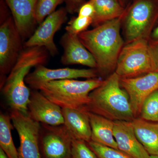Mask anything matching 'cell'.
Returning a JSON list of instances; mask_svg holds the SVG:
<instances>
[{
  "instance_id": "obj_1",
  "label": "cell",
  "mask_w": 158,
  "mask_h": 158,
  "mask_svg": "<svg viewBox=\"0 0 158 158\" xmlns=\"http://www.w3.org/2000/svg\"><path fill=\"white\" fill-rule=\"evenodd\" d=\"M122 17L106 22L78 35L81 42L95 59L97 71L102 78H106L115 72L124 46L120 34Z\"/></svg>"
},
{
  "instance_id": "obj_2",
  "label": "cell",
  "mask_w": 158,
  "mask_h": 158,
  "mask_svg": "<svg viewBox=\"0 0 158 158\" xmlns=\"http://www.w3.org/2000/svg\"><path fill=\"white\" fill-rule=\"evenodd\" d=\"M47 51L44 47H33L25 48L21 52L2 87L3 94L11 110L27 115L31 91L26 85V77L31 68L46 63Z\"/></svg>"
},
{
  "instance_id": "obj_3",
  "label": "cell",
  "mask_w": 158,
  "mask_h": 158,
  "mask_svg": "<svg viewBox=\"0 0 158 158\" xmlns=\"http://www.w3.org/2000/svg\"><path fill=\"white\" fill-rule=\"evenodd\" d=\"M120 79L115 72L105 79L90 92L86 110L113 121H132L135 117L129 96L122 88Z\"/></svg>"
},
{
  "instance_id": "obj_4",
  "label": "cell",
  "mask_w": 158,
  "mask_h": 158,
  "mask_svg": "<svg viewBox=\"0 0 158 158\" xmlns=\"http://www.w3.org/2000/svg\"><path fill=\"white\" fill-rule=\"evenodd\" d=\"M102 78L78 81L66 79L46 82L37 86L43 94L62 109L81 110L87 106L91 91L102 85Z\"/></svg>"
},
{
  "instance_id": "obj_5",
  "label": "cell",
  "mask_w": 158,
  "mask_h": 158,
  "mask_svg": "<svg viewBox=\"0 0 158 158\" xmlns=\"http://www.w3.org/2000/svg\"><path fill=\"white\" fill-rule=\"evenodd\" d=\"M152 71V61L147 40H136L123 46L115 71L120 78L135 77Z\"/></svg>"
},
{
  "instance_id": "obj_6",
  "label": "cell",
  "mask_w": 158,
  "mask_h": 158,
  "mask_svg": "<svg viewBox=\"0 0 158 158\" xmlns=\"http://www.w3.org/2000/svg\"><path fill=\"white\" fill-rule=\"evenodd\" d=\"M73 141L64 124L40 123L38 144L41 158H71Z\"/></svg>"
},
{
  "instance_id": "obj_7",
  "label": "cell",
  "mask_w": 158,
  "mask_h": 158,
  "mask_svg": "<svg viewBox=\"0 0 158 158\" xmlns=\"http://www.w3.org/2000/svg\"><path fill=\"white\" fill-rule=\"evenodd\" d=\"M22 37L15 26L13 18L9 17L0 26V73L1 88L17 61L22 49Z\"/></svg>"
},
{
  "instance_id": "obj_8",
  "label": "cell",
  "mask_w": 158,
  "mask_h": 158,
  "mask_svg": "<svg viewBox=\"0 0 158 158\" xmlns=\"http://www.w3.org/2000/svg\"><path fill=\"white\" fill-rule=\"evenodd\" d=\"M155 7L151 0H137L125 18L126 43L139 39H148L153 24Z\"/></svg>"
},
{
  "instance_id": "obj_9",
  "label": "cell",
  "mask_w": 158,
  "mask_h": 158,
  "mask_svg": "<svg viewBox=\"0 0 158 158\" xmlns=\"http://www.w3.org/2000/svg\"><path fill=\"white\" fill-rule=\"evenodd\" d=\"M10 115L19 136V158H41L38 144L40 123L17 110H10Z\"/></svg>"
},
{
  "instance_id": "obj_10",
  "label": "cell",
  "mask_w": 158,
  "mask_h": 158,
  "mask_svg": "<svg viewBox=\"0 0 158 158\" xmlns=\"http://www.w3.org/2000/svg\"><path fill=\"white\" fill-rule=\"evenodd\" d=\"M66 14L65 9L62 8L49 15L25 43L24 47H41L46 49L52 56L58 54L54 37L65 22Z\"/></svg>"
},
{
  "instance_id": "obj_11",
  "label": "cell",
  "mask_w": 158,
  "mask_h": 158,
  "mask_svg": "<svg viewBox=\"0 0 158 158\" xmlns=\"http://www.w3.org/2000/svg\"><path fill=\"white\" fill-rule=\"evenodd\" d=\"M120 83L129 96L135 118H138L145 99L158 90V72H151L135 77L120 78Z\"/></svg>"
},
{
  "instance_id": "obj_12",
  "label": "cell",
  "mask_w": 158,
  "mask_h": 158,
  "mask_svg": "<svg viewBox=\"0 0 158 158\" xmlns=\"http://www.w3.org/2000/svg\"><path fill=\"white\" fill-rule=\"evenodd\" d=\"M98 76L95 69H77L69 68L52 69L40 65L36 66L34 71L26 77L25 82L32 89L40 85L59 80L76 79L78 78L93 79Z\"/></svg>"
},
{
  "instance_id": "obj_13",
  "label": "cell",
  "mask_w": 158,
  "mask_h": 158,
  "mask_svg": "<svg viewBox=\"0 0 158 158\" xmlns=\"http://www.w3.org/2000/svg\"><path fill=\"white\" fill-rule=\"evenodd\" d=\"M28 115L34 121L52 126L64 124L62 109L38 90L31 91Z\"/></svg>"
},
{
  "instance_id": "obj_14",
  "label": "cell",
  "mask_w": 158,
  "mask_h": 158,
  "mask_svg": "<svg viewBox=\"0 0 158 158\" xmlns=\"http://www.w3.org/2000/svg\"><path fill=\"white\" fill-rule=\"evenodd\" d=\"M60 44L64 50L61 58L62 64L81 65L96 69L95 59L81 42L78 35L66 32L61 38Z\"/></svg>"
},
{
  "instance_id": "obj_15",
  "label": "cell",
  "mask_w": 158,
  "mask_h": 158,
  "mask_svg": "<svg viewBox=\"0 0 158 158\" xmlns=\"http://www.w3.org/2000/svg\"><path fill=\"white\" fill-rule=\"evenodd\" d=\"M23 39L31 36L35 25L37 0H6Z\"/></svg>"
},
{
  "instance_id": "obj_16",
  "label": "cell",
  "mask_w": 158,
  "mask_h": 158,
  "mask_svg": "<svg viewBox=\"0 0 158 158\" xmlns=\"http://www.w3.org/2000/svg\"><path fill=\"white\" fill-rule=\"evenodd\" d=\"M113 135L118 149L133 158H149L150 155L136 137L131 122L114 121Z\"/></svg>"
},
{
  "instance_id": "obj_17",
  "label": "cell",
  "mask_w": 158,
  "mask_h": 158,
  "mask_svg": "<svg viewBox=\"0 0 158 158\" xmlns=\"http://www.w3.org/2000/svg\"><path fill=\"white\" fill-rule=\"evenodd\" d=\"M64 125L74 139L88 142L91 141V128L88 111L62 108Z\"/></svg>"
},
{
  "instance_id": "obj_18",
  "label": "cell",
  "mask_w": 158,
  "mask_h": 158,
  "mask_svg": "<svg viewBox=\"0 0 158 158\" xmlns=\"http://www.w3.org/2000/svg\"><path fill=\"white\" fill-rule=\"evenodd\" d=\"M136 137L149 155H158V122L138 117L131 121Z\"/></svg>"
},
{
  "instance_id": "obj_19",
  "label": "cell",
  "mask_w": 158,
  "mask_h": 158,
  "mask_svg": "<svg viewBox=\"0 0 158 158\" xmlns=\"http://www.w3.org/2000/svg\"><path fill=\"white\" fill-rule=\"evenodd\" d=\"M91 128V141L118 149L113 135L114 121L88 112Z\"/></svg>"
},
{
  "instance_id": "obj_20",
  "label": "cell",
  "mask_w": 158,
  "mask_h": 158,
  "mask_svg": "<svg viewBox=\"0 0 158 158\" xmlns=\"http://www.w3.org/2000/svg\"><path fill=\"white\" fill-rule=\"evenodd\" d=\"M95 12L92 25L97 27L116 19L123 17L124 10L117 0H90Z\"/></svg>"
},
{
  "instance_id": "obj_21",
  "label": "cell",
  "mask_w": 158,
  "mask_h": 158,
  "mask_svg": "<svg viewBox=\"0 0 158 158\" xmlns=\"http://www.w3.org/2000/svg\"><path fill=\"white\" fill-rule=\"evenodd\" d=\"M10 115L0 114V148L8 158H19L18 151L15 145L11 131L14 127Z\"/></svg>"
},
{
  "instance_id": "obj_22",
  "label": "cell",
  "mask_w": 158,
  "mask_h": 158,
  "mask_svg": "<svg viewBox=\"0 0 158 158\" xmlns=\"http://www.w3.org/2000/svg\"><path fill=\"white\" fill-rule=\"evenodd\" d=\"M139 117L147 121L158 122V90L145 99Z\"/></svg>"
},
{
  "instance_id": "obj_23",
  "label": "cell",
  "mask_w": 158,
  "mask_h": 158,
  "mask_svg": "<svg viewBox=\"0 0 158 158\" xmlns=\"http://www.w3.org/2000/svg\"><path fill=\"white\" fill-rule=\"evenodd\" d=\"M97 158H133L120 150L108 147L92 141L87 142Z\"/></svg>"
},
{
  "instance_id": "obj_24",
  "label": "cell",
  "mask_w": 158,
  "mask_h": 158,
  "mask_svg": "<svg viewBox=\"0 0 158 158\" xmlns=\"http://www.w3.org/2000/svg\"><path fill=\"white\" fill-rule=\"evenodd\" d=\"M63 0H37L35 18L37 24H40L47 16L55 11L57 6Z\"/></svg>"
},
{
  "instance_id": "obj_25",
  "label": "cell",
  "mask_w": 158,
  "mask_h": 158,
  "mask_svg": "<svg viewBox=\"0 0 158 158\" xmlns=\"http://www.w3.org/2000/svg\"><path fill=\"white\" fill-rule=\"evenodd\" d=\"M92 18L90 17H80L73 19L68 23L65 27L66 32L74 35H78L86 31L88 27L92 24Z\"/></svg>"
},
{
  "instance_id": "obj_26",
  "label": "cell",
  "mask_w": 158,
  "mask_h": 158,
  "mask_svg": "<svg viewBox=\"0 0 158 158\" xmlns=\"http://www.w3.org/2000/svg\"><path fill=\"white\" fill-rule=\"evenodd\" d=\"M71 158H97L96 156L87 142L73 139Z\"/></svg>"
},
{
  "instance_id": "obj_27",
  "label": "cell",
  "mask_w": 158,
  "mask_h": 158,
  "mask_svg": "<svg viewBox=\"0 0 158 158\" xmlns=\"http://www.w3.org/2000/svg\"><path fill=\"white\" fill-rule=\"evenodd\" d=\"M149 47L152 61L153 71L158 72V42L149 43Z\"/></svg>"
},
{
  "instance_id": "obj_28",
  "label": "cell",
  "mask_w": 158,
  "mask_h": 158,
  "mask_svg": "<svg viewBox=\"0 0 158 158\" xmlns=\"http://www.w3.org/2000/svg\"><path fill=\"white\" fill-rule=\"evenodd\" d=\"M95 12L94 6L90 1L84 4L79 9L78 16L83 17L93 18Z\"/></svg>"
},
{
  "instance_id": "obj_29",
  "label": "cell",
  "mask_w": 158,
  "mask_h": 158,
  "mask_svg": "<svg viewBox=\"0 0 158 158\" xmlns=\"http://www.w3.org/2000/svg\"><path fill=\"white\" fill-rule=\"evenodd\" d=\"M152 37L153 40L158 42V26L156 28L154 29L152 34Z\"/></svg>"
},
{
  "instance_id": "obj_30",
  "label": "cell",
  "mask_w": 158,
  "mask_h": 158,
  "mask_svg": "<svg viewBox=\"0 0 158 158\" xmlns=\"http://www.w3.org/2000/svg\"><path fill=\"white\" fill-rule=\"evenodd\" d=\"M0 158H8L5 153L1 148H0Z\"/></svg>"
},
{
  "instance_id": "obj_31",
  "label": "cell",
  "mask_w": 158,
  "mask_h": 158,
  "mask_svg": "<svg viewBox=\"0 0 158 158\" xmlns=\"http://www.w3.org/2000/svg\"><path fill=\"white\" fill-rule=\"evenodd\" d=\"M69 1L74 4H79L81 2V0H69Z\"/></svg>"
},
{
  "instance_id": "obj_32",
  "label": "cell",
  "mask_w": 158,
  "mask_h": 158,
  "mask_svg": "<svg viewBox=\"0 0 158 158\" xmlns=\"http://www.w3.org/2000/svg\"><path fill=\"white\" fill-rule=\"evenodd\" d=\"M149 158H158V155H150Z\"/></svg>"
}]
</instances>
